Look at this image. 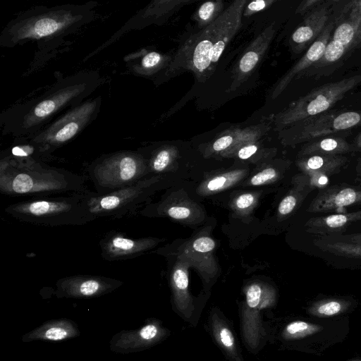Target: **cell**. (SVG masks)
I'll list each match as a JSON object with an SVG mask.
<instances>
[{
  "label": "cell",
  "mask_w": 361,
  "mask_h": 361,
  "mask_svg": "<svg viewBox=\"0 0 361 361\" xmlns=\"http://www.w3.org/2000/svg\"><path fill=\"white\" fill-rule=\"evenodd\" d=\"M94 71H82L57 78L41 94L16 104L0 115L2 134L29 137L70 109L86 101L103 82Z\"/></svg>",
  "instance_id": "1"
},
{
  "label": "cell",
  "mask_w": 361,
  "mask_h": 361,
  "mask_svg": "<svg viewBox=\"0 0 361 361\" xmlns=\"http://www.w3.org/2000/svg\"><path fill=\"white\" fill-rule=\"evenodd\" d=\"M95 4L36 6L8 23L0 35V46L11 48L36 42L42 49L75 33L93 20Z\"/></svg>",
  "instance_id": "2"
},
{
  "label": "cell",
  "mask_w": 361,
  "mask_h": 361,
  "mask_svg": "<svg viewBox=\"0 0 361 361\" xmlns=\"http://www.w3.org/2000/svg\"><path fill=\"white\" fill-rule=\"evenodd\" d=\"M246 0L233 1L209 25L192 34L173 56L164 73L170 78L186 71L204 82L213 74L226 47L242 26Z\"/></svg>",
  "instance_id": "3"
},
{
  "label": "cell",
  "mask_w": 361,
  "mask_h": 361,
  "mask_svg": "<svg viewBox=\"0 0 361 361\" xmlns=\"http://www.w3.org/2000/svg\"><path fill=\"white\" fill-rule=\"evenodd\" d=\"M88 190L86 177L63 169L0 159V191L4 195L40 197Z\"/></svg>",
  "instance_id": "4"
},
{
  "label": "cell",
  "mask_w": 361,
  "mask_h": 361,
  "mask_svg": "<svg viewBox=\"0 0 361 361\" xmlns=\"http://www.w3.org/2000/svg\"><path fill=\"white\" fill-rule=\"evenodd\" d=\"M89 192L33 197L8 205L5 212L20 221L35 225H85L96 219L88 206Z\"/></svg>",
  "instance_id": "5"
},
{
  "label": "cell",
  "mask_w": 361,
  "mask_h": 361,
  "mask_svg": "<svg viewBox=\"0 0 361 361\" xmlns=\"http://www.w3.org/2000/svg\"><path fill=\"white\" fill-rule=\"evenodd\" d=\"M147 169V160L141 152L122 150L100 156L90 164L87 173L94 192L103 195L143 179Z\"/></svg>",
  "instance_id": "6"
},
{
  "label": "cell",
  "mask_w": 361,
  "mask_h": 361,
  "mask_svg": "<svg viewBox=\"0 0 361 361\" xmlns=\"http://www.w3.org/2000/svg\"><path fill=\"white\" fill-rule=\"evenodd\" d=\"M102 104L101 97L89 98L78 106L63 113L34 135L26 137L53 154L77 137L96 119Z\"/></svg>",
  "instance_id": "7"
},
{
  "label": "cell",
  "mask_w": 361,
  "mask_h": 361,
  "mask_svg": "<svg viewBox=\"0 0 361 361\" xmlns=\"http://www.w3.org/2000/svg\"><path fill=\"white\" fill-rule=\"evenodd\" d=\"M158 180L157 177L143 178L132 185L103 195L90 191L87 195L90 210L96 219L121 218L132 214Z\"/></svg>",
  "instance_id": "8"
},
{
  "label": "cell",
  "mask_w": 361,
  "mask_h": 361,
  "mask_svg": "<svg viewBox=\"0 0 361 361\" xmlns=\"http://www.w3.org/2000/svg\"><path fill=\"white\" fill-rule=\"evenodd\" d=\"M116 279L102 276L74 275L59 279L55 295L59 298H92L111 293L123 285Z\"/></svg>",
  "instance_id": "9"
},
{
  "label": "cell",
  "mask_w": 361,
  "mask_h": 361,
  "mask_svg": "<svg viewBox=\"0 0 361 361\" xmlns=\"http://www.w3.org/2000/svg\"><path fill=\"white\" fill-rule=\"evenodd\" d=\"M159 241L152 238H129L124 233L111 231L99 244L103 259L111 262L137 257L154 247Z\"/></svg>",
  "instance_id": "10"
},
{
  "label": "cell",
  "mask_w": 361,
  "mask_h": 361,
  "mask_svg": "<svg viewBox=\"0 0 361 361\" xmlns=\"http://www.w3.org/2000/svg\"><path fill=\"white\" fill-rule=\"evenodd\" d=\"M166 330L153 319L135 330H123L110 341V350L114 353L128 354L145 350L160 341Z\"/></svg>",
  "instance_id": "11"
},
{
  "label": "cell",
  "mask_w": 361,
  "mask_h": 361,
  "mask_svg": "<svg viewBox=\"0 0 361 361\" xmlns=\"http://www.w3.org/2000/svg\"><path fill=\"white\" fill-rule=\"evenodd\" d=\"M274 35V24L271 23L245 49L233 70L229 92L235 91L248 79L268 51Z\"/></svg>",
  "instance_id": "12"
},
{
  "label": "cell",
  "mask_w": 361,
  "mask_h": 361,
  "mask_svg": "<svg viewBox=\"0 0 361 361\" xmlns=\"http://www.w3.org/2000/svg\"><path fill=\"white\" fill-rule=\"evenodd\" d=\"M80 334V331L74 321L68 319H52L24 334L22 341H60L77 337Z\"/></svg>",
  "instance_id": "13"
},
{
  "label": "cell",
  "mask_w": 361,
  "mask_h": 361,
  "mask_svg": "<svg viewBox=\"0 0 361 361\" xmlns=\"http://www.w3.org/2000/svg\"><path fill=\"white\" fill-rule=\"evenodd\" d=\"M1 159L23 164H48L56 157L27 138L21 137L14 140L11 146L1 154Z\"/></svg>",
  "instance_id": "14"
},
{
  "label": "cell",
  "mask_w": 361,
  "mask_h": 361,
  "mask_svg": "<svg viewBox=\"0 0 361 361\" xmlns=\"http://www.w3.org/2000/svg\"><path fill=\"white\" fill-rule=\"evenodd\" d=\"M193 0H155L152 1L139 14L142 24H161L185 5ZM129 25L133 23H128ZM127 23V25H128Z\"/></svg>",
  "instance_id": "15"
},
{
  "label": "cell",
  "mask_w": 361,
  "mask_h": 361,
  "mask_svg": "<svg viewBox=\"0 0 361 361\" xmlns=\"http://www.w3.org/2000/svg\"><path fill=\"white\" fill-rule=\"evenodd\" d=\"M360 202L361 190L345 188L318 197L312 204V211L313 212H329Z\"/></svg>",
  "instance_id": "16"
},
{
  "label": "cell",
  "mask_w": 361,
  "mask_h": 361,
  "mask_svg": "<svg viewBox=\"0 0 361 361\" xmlns=\"http://www.w3.org/2000/svg\"><path fill=\"white\" fill-rule=\"evenodd\" d=\"M140 56L138 62L132 65V68L135 73L143 75H152L166 69L173 59V56L155 51H142Z\"/></svg>",
  "instance_id": "17"
},
{
  "label": "cell",
  "mask_w": 361,
  "mask_h": 361,
  "mask_svg": "<svg viewBox=\"0 0 361 361\" xmlns=\"http://www.w3.org/2000/svg\"><path fill=\"white\" fill-rule=\"evenodd\" d=\"M361 220V211L331 214L311 220L310 225L314 229L334 231L342 229L350 224Z\"/></svg>",
  "instance_id": "18"
},
{
  "label": "cell",
  "mask_w": 361,
  "mask_h": 361,
  "mask_svg": "<svg viewBox=\"0 0 361 361\" xmlns=\"http://www.w3.org/2000/svg\"><path fill=\"white\" fill-rule=\"evenodd\" d=\"M173 286L176 295L177 307L179 310L188 314L190 305V298L188 292V276L187 271L183 268H176L173 274Z\"/></svg>",
  "instance_id": "19"
},
{
  "label": "cell",
  "mask_w": 361,
  "mask_h": 361,
  "mask_svg": "<svg viewBox=\"0 0 361 361\" xmlns=\"http://www.w3.org/2000/svg\"><path fill=\"white\" fill-rule=\"evenodd\" d=\"M224 3L222 0L205 1L199 6L192 18L198 27L203 29L219 18L224 11Z\"/></svg>",
  "instance_id": "20"
},
{
  "label": "cell",
  "mask_w": 361,
  "mask_h": 361,
  "mask_svg": "<svg viewBox=\"0 0 361 361\" xmlns=\"http://www.w3.org/2000/svg\"><path fill=\"white\" fill-rule=\"evenodd\" d=\"M242 128H231L221 131L209 145L207 152H221L233 147L238 141Z\"/></svg>",
  "instance_id": "21"
},
{
  "label": "cell",
  "mask_w": 361,
  "mask_h": 361,
  "mask_svg": "<svg viewBox=\"0 0 361 361\" xmlns=\"http://www.w3.org/2000/svg\"><path fill=\"white\" fill-rule=\"evenodd\" d=\"M176 153V149L173 146L160 147L149 159L147 167L154 172H162L171 162Z\"/></svg>",
  "instance_id": "22"
},
{
  "label": "cell",
  "mask_w": 361,
  "mask_h": 361,
  "mask_svg": "<svg viewBox=\"0 0 361 361\" xmlns=\"http://www.w3.org/2000/svg\"><path fill=\"white\" fill-rule=\"evenodd\" d=\"M319 327L306 322L295 321L289 323L283 331L286 338H299L314 334Z\"/></svg>",
  "instance_id": "23"
},
{
  "label": "cell",
  "mask_w": 361,
  "mask_h": 361,
  "mask_svg": "<svg viewBox=\"0 0 361 361\" xmlns=\"http://www.w3.org/2000/svg\"><path fill=\"white\" fill-rule=\"evenodd\" d=\"M213 330L218 343L231 355H235V339L229 328L220 322H215Z\"/></svg>",
  "instance_id": "24"
},
{
  "label": "cell",
  "mask_w": 361,
  "mask_h": 361,
  "mask_svg": "<svg viewBox=\"0 0 361 361\" xmlns=\"http://www.w3.org/2000/svg\"><path fill=\"white\" fill-rule=\"evenodd\" d=\"M324 248L329 252L341 256L361 259V244L348 242L327 243Z\"/></svg>",
  "instance_id": "25"
},
{
  "label": "cell",
  "mask_w": 361,
  "mask_h": 361,
  "mask_svg": "<svg viewBox=\"0 0 361 361\" xmlns=\"http://www.w3.org/2000/svg\"><path fill=\"white\" fill-rule=\"evenodd\" d=\"M360 116L355 112H346L339 115L334 121V127L337 130H343L357 124Z\"/></svg>",
  "instance_id": "26"
},
{
  "label": "cell",
  "mask_w": 361,
  "mask_h": 361,
  "mask_svg": "<svg viewBox=\"0 0 361 361\" xmlns=\"http://www.w3.org/2000/svg\"><path fill=\"white\" fill-rule=\"evenodd\" d=\"M262 289L258 284L249 286L246 292V302L250 309H256L262 303Z\"/></svg>",
  "instance_id": "27"
},
{
  "label": "cell",
  "mask_w": 361,
  "mask_h": 361,
  "mask_svg": "<svg viewBox=\"0 0 361 361\" xmlns=\"http://www.w3.org/2000/svg\"><path fill=\"white\" fill-rule=\"evenodd\" d=\"M353 34L352 26L348 23H343L335 31L334 40L342 45H346L353 39Z\"/></svg>",
  "instance_id": "28"
},
{
  "label": "cell",
  "mask_w": 361,
  "mask_h": 361,
  "mask_svg": "<svg viewBox=\"0 0 361 361\" xmlns=\"http://www.w3.org/2000/svg\"><path fill=\"white\" fill-rule=\"evenodd\" d=\"M274 2V0L252 1L245 6L243 16L248 17L261 11H264L269 8Z\"/></svg>",
  "instance_id": "29"
},
{
  "label": "cell",
  "mask_w": 361,
  "mask_h": 361,
  "mask_svg": "<svg viewBox=\"0 0 361 361\" xmlns=\"http://www.w3.org/2000/svg\"><path fill=\"white\" fill-rule=\"evenodd\" d=\"M343 50V45L334 40L329 44L325 49L324 57L328 61H336L342 56Z\"/></svg>",
  "instance_id": "30"
},
{
  "label": "cell",
  "mask_w": 361,
  "mask_h": 361,
  "mask_svg": "<svg viewBox=\"0 0 361 361\" xmlns=\"http://www.w3.org/2000/svg\"><path fill=\"white\" fill-rule=\"evenodd\" d=\"M329 103L323 95H319L316 99L309 103L307 111L310 115H314L327 109Z\"/></svg>",
  "instance_id": "31"
},
{
  "label": "cell",
  "mask_w": 361,
  "mask_h": 361,
  "mask_svg": "<svg viewBox=\"0 0 361 361\" xmlns=\"http://www.w3.org/2000/svg\"><path fill=\"white\" fill-rule=\"evenodd\" d=\"M341 310V305L337 301H329L320 305L317 309V313L322 316H331Z\"/></svg>",
  "instance_id": "32"
},
{
  "label": "cell",
  "mask_w": 361,
  "mask_h": 361,
  "mask_svg": "<svg viewBox=\"0 0 361 361\" xmlns=\"http://www.w3.org/2000/svg\"><path fill=\"white\" fill-rule=\"evenodd\" d=\"M276 175V170L273 168H267L257 173L251 179V184L259 185L274 178Z\"/></svg>",
  "instance_id": "33"
},
{
  "label": "cell",
  "mask_w": 361,
  "mask_h": 361,
  "mask_svg": "<svg viewBox=\"0 0 361 361\" xmlns=\"http://www.w3.org/2000/svg\"><path fill=\"white\" fill-rule=\"evenodd\" d=\"M192 246L197 252H206L211 251L214 248L215 243L210 238L202 237L195 240Z\"/></svg>",
  "instance_id": "34"
},
{
  "label": "cell",
  "mask_w": 361,
  "mask_h": 361,
  "mask_svg": "<svg viewBox=\"0 0 361 361\" xmlns=\"http://www.w3.org/2000/svg\"><path fill=\"white\" fill-rule=\"evenodd\" d=\"M313 35L312 30L308 26L298 28L292 35V39L296 43H302L310 39Z\"/></svg>",
  "instance_id": "35"
},
{
  "label": "cell",
  "mask_w": 361,
  "mask_h": 361,
  "mask_svg": "<svg viewBox=\"0 0 361 361\" xmlns=\"http://www.w3.org/2000/svg\"><path fill=\"white\" fill-rule=\"evenodd\" d=\"M325 51V45L322 42H314L306 54V57L311 61L318 60Z\"/></svg>",
  "instance_id": "36"
},
{
  "label": "cell",
  "mask_w": 361,
  "mask_h": 361,
  "mask_svg": "<svg viewBox=\"0 0 361 361\" xmlns=\"http://www.w3.org/2000/svg\"><path fill=\"white\" fill-rule=\"evenodd\" d=\"M296 205V198L293 195H288L280 203L279 212L282 215L290 213Z\"/></svg>",
  "instance_id": "37"
},
{
  "label": "cell",
  "mask_w": 361,
  "mask_h": 361,
  "mask_svg": "<svg viewBox=\"0 0 361 361\" xmlns=\"http://www.w3.org/2000/svg\"><path fill=\"white\" fill-rule=\"evenodd\" d=\"M169 216L176 219H182L188 217L190 210L184 207H172L167 210Z\"/></svg>",
  "instance_id": "38"
},
{
  "label": "cell",
  "mask_w": 361,
  "mask_h": 361,
  "mask_svg": "<svg viewBox=\"0 0 361 361\" xmlns=\"http://www.w3.org/2000/svg\"><path fill=\"white\" fill-rule=\"evenodd\" d=\"M254 201V197L251 194H243L236 200V205L240 209H245L250 207Z\"/></svg>",
  "instance_id": "39"
},
{
  "label": "cell",
  "mask_w": 361,
  "mask_h": 361,
  "mask_svg": "<svg viewBox=\"0 0 361 361\" xmlns=\"http://www.w3.org/2000/svg\"><path fill=\"white\" fill-rule=\"evenodd\" d=\"M226 182L227 178L225 176H219L208 183L207 188L209 190H216L223 188Z\"/></svg>",
  "instance_id": "40"
},
{
  "label": "cell",
  "mask_w": 361,
  "mask_h": 361,
  "mask_svg": "<svg viewBox=\"0 0 361 361\" xmlns=\"http://www.w3.org/2000/svg\"><path fill=\"white\" fill-rule=\"evenodd\" d=\"M307 164L310 169H319L324 165V159L319 156H313L308 159Z\"/></svg>",
  "instance_id": "41"
},
{
  "label": "cell",
  "mask_w": 361,
  "mask_h": 361,
  "mask_svg": "<svg viewBox=\"0 0 361 361\" xmlns=\"http://www.w3.org/2000/svg\"><path fill=\"white\" fill-rule=\"evenodd\" d=\"M337 145V142L331 138L324 139L320 143L321 148L325 151H331L336 149Z\"/></svg>",
  "instance_id": "42"
},
{
  "label": "cell",
  "mask_w": 361,
  "mask_h": 361,
  "mask_svg": "<svg viewBox=\"0 0 361 361\" xmlns=\"http://www.w3.org/2000/svg\"><path fill=\"white\" fill-rule=\"evenodd\" d=\"M348 240L350 243L361 244V233L353 235Z\"/></svg>",
  "instance_id": "43"
}]
</instances>
